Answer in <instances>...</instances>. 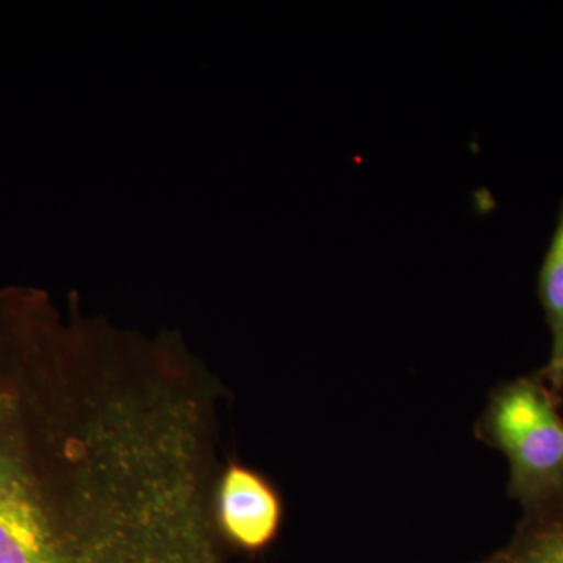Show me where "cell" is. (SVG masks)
I'll list each match as a JSON object with an SVG mask.
<instances>
[{
    "mask_svg": "<svg viewBox=\"0 0 563 563\" xmlns=\"http://www.w3.org/2000/svg\"><path fill=\"white\" fill-rule=\"evenodd\" d=\"M44 484L24 455L0 448V563H214L177 529L55 512Z\"/></svg>",
    "mask_w": 563,
    "mask_h": 563,
    "instance_id": "6da1fadb",
    "label": "cell"
},
{
    "mask_svg": "<svg viewBox=\"0 0 563 563\" xmlns=\"http://www.w3.org/2000/svg\"><path fill=\"white\" fill-rule=\"evenodd\" d=\"M562 407L536 369L496 385L474 424L476 439L509 462L507 495L520 504L521 520L563 510Z\"/></svg>",
    "mask_w": 563,
    "mask_h": 563,
    "instance_id": "7a4b0ae2",
    "label": "cell"
},
{
    "mask_svg": "<svg viewBox=\"0 0 563 563\" xmlns=\"http://www.w3.org/2000/svg\"><path fill=\"white\" fill-rule=\"evenodd\" d=\"M220 518L225 536L236 547L247 551H261L279 532V495L261 474L233 465L222 477Z\"/></svg>",
    "mask_w": 563,
    "mask_h": 563,
    "instance_id": "3957f363",
    "label": "cell"
},
{
    "mask_svg": "<svg viewBox=\"0 0 563 563\" xmlns=\"http://www.w3.org/2000/svg\"><path fill=\"white\" fill-rule=\"evenodd\" d=\"M537 296L550 331V357L540 368L551 390L563 399V199L559 203L558 221L544 252Z\"/></svg>",
    "mask_w": 563,
    "mask_h": 563,
    "instance_id": "277c9868",
    "label": "cell"
},
{
    "mask_svg": "<svg viewBox=\"0 0 563 563\" xmlns=\"http://www.w3.org/2000/svg\"><path fill=\"white\" fill-rule=\"evenodd\" d=\"M473 563H563V510L520 520L509 542Z\"/></svg>",
    "mask_w": 563,
    "mask_h": 563,
    "instance_id": "5b68a950",
    "label": "cell"
}]
</instances>
